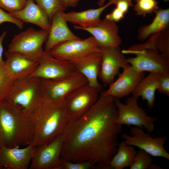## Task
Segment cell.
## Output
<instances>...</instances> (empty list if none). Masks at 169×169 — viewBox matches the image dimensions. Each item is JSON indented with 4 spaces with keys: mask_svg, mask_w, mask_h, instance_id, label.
<instances>
[{
    "mask_svg": "<svg viewBox=\"0 0 169 169\" xmlns=\"http://www.w3.org/2000/svg\"><path fill=\"white\" fill-rule=\"evenodd\" d=\"M79 0H71L70 6L75 7L76 6Z\"/></svg>",
    "mask_w": 169,
    "mask_h": 169,
    "instance_id": "cell-39",
    "label": "cell"
},
{
    "mask_svg": "<svg viewBox=\"0 0 169 169\" xmlns=\"http://www.w3.org/2000/svg\"><path fill=\"white\" fill-rule=\"evenodd\" d=\"M155 16L149 24L140 27L138 30V39L145 40L151 35L160 33L169 28V9L159 8L154 12Z\"/></svg>",
    "mask_w": 169,
    "mask_h": 169,
    "instance_id": "cell-24",
    "label": "cell"
},
{
    "mask_svg": "<svg viewBox=\"0 0 169 169\" xmlns=\"http://www.w3.org/2000/svg\"><path fill=\"white\" fill-rule=\"evenodd\" d=\"M162 73H150L141 79L131 93L133 96L138 98L141 96L143 100H146V105L150 110L152 109L154 106L155 92Z\"/></svg>",
    "mask_w": 169,
    "mask_h": 169,
    "instance_id": "cell-23",
    "label": "cell"
},
{
    "mask_svg": "<svg viewBox=\"0 0 169 169\" xmlns=\"http://www.w3.org/2000/svg\"><path fill=\"white\" fill-rule=\"evenodd\" d=\"M147 48L156 49L169 60V29L151 35L148 40L142 44H136L128 49L131 51Z\"/></svg>",
    "mask_w": 169,
    "mask_h": 169,
    "instance_id": "cell-26",
    "label": "cell"
},
{
    "mask_svg": "<svg viewBox=\"0 0 169 169\" xmlns=\"http://www.w3.org/2000/svg\"><path fill=\"white\" fill-rule=\"evenodd\" d=\"M101 66L99 78L104 84H110L118 74L120 68L130 64L120 46L100 48Z\"/></svg>",
    "mask_w": 169,
    "mask_h": 169,
    "instance_id": "cell-13",
    "label": "cell"
},
{
    "mask_svg": "<svg viewBox=\"0 0 169 169\" xmlns=\"http://www.w3.org/2000/svg\"><path fill=\"white\" fill-rule=\"evenodd\" d=\"M47 13L50 22L54 14L59 10L65 9L62 5L60 0H33Z\"/></svg>",
    "mask_w": 169,
    "mask_h": 169,
    "instance_id": "cell-30",
    "label": "cell"
},
{
    "mask_svg": "<svg viewBox=\"0 0 169 169\" xmlns=\"http://www.w3.org/2000/svg\"><path fill=\"white\" fill-rule=\"evenodd\" d=\"M63 101L43 98L39 106L29 116L34 127L33 145L48 144L63 134L69 122L64 113Z\"/></svg>",
    "mask_w": 169,
    "mask_h": 169,
    "instance_id": "cell-3",
    "label": "cell"
},
{
    "mask_svg": "<svg viewBox=\"0 0 169 169\" xmlns=\"http://www.w3.org/2000/svg\"><path fill=\"white\" fill-rule=\"evenodd\" d=\"M64 11L59 10L53 16L46 40L44 51L49 52L53 47L62 42L73 39H81L70 30L67 22L64 18L62 13Z\"/></svg>",
    "mask_w": 169,
    "mask_h": 169,
    "instance_id": "cell-19",
    "label": "cell"
},
{
    "mask_svg": "<svg viewBox=\"0 0 169 169\" xmlns=\"http://www.w3.org/2000/svg\"><path fill=\"white\" fill-rule=\"evenodd\" d=\"M95 165L89 161L74 162L61 158L59 169H90L94 168Z\"/></svg>",
    "mask_w": 169,
    "mask_h": 169,
    "instance_id": "cell-32",
    "label": "cell"
},
{
    "mask_svg": "<svg viewBox=\"0 0 169 169\" xmlns=\"http://www.w3.org/2000/svg\"><path fill=\"white\" fill-rule=\"evenodd\" d=\"M116 98L100 93L94 105L70 122L62 134L61 158L74 162L107 164L117 151L122 126L116 122Z\"/></svg>",
    "mask_w": 169,
    "mask_h": 169,
    "instance_id": "cell-1",
    "label": "cell"
},
{
    "mask_svg": "<svg viewBox=\"0 0 169 169\" xmlns=\"http://www.w3.org/2000/svg\"><path fill=\"white\" fill-rule=\"evenodd\" d=\"M100 93L88 84L68 94L63 100V108L69 122L78 119L88 112L96 102Z\"/></svg>",
    "mask_w": 169,
    "mask_h": 169,
    "instance_id": "cell-6",
    "label": "cell"
},
{
    "mask_svg": "<svg viewBox=\"0 0 169 169\" xmlns=\"http://www.w3.org/2000/svg\"><path fill=\"white\" fill-rule=\"evenodd\" d=\"M123 54H133V57L126 58V61L138 71L150 73L169 72V60L158 51L152 48L134 50H121Z\"/></svg>",
    "mask_w": 169,
    "mask_h": 169,
    "instance_id": "cell-10",
    "label": "cell"
},
{
    "mask_svg": "<svg viewBox=\"0 0 169 169\" xmlns=\"http://www.w3.org/2000/svg\"><path fill=\"white\" fill-rule=\"evenodd\" d=\"M5 22L12 23L20 29H22L23 26V22L15 18L11 14L4 11L0 7V24Z\"/></svg>",
    "mask_w": 169,
    "mask_h": 169,
    "instance_id": "cell-33",
    "label": "cell"
},
{
    "mask_svg": "<svg viewBox=\"0 0 169 169\" xmlns=\"http://www.w3.org/2000/svg\"><path fill=\"white\" fill-rule=\"evenodd\" d=\"M157 90L160 93L169 96V72L162 73L158 81Z\"/></svg>",
    "mask_w": 169,
    "mask_h": 169,
    "instance_id": "cell-34",
    "label": "cell"
},
{
    "mask_svg": "<svg viewBox=\"0 0 169 169\" xmlns=\"http://www.w3.org/2000/svg\"><path fill=\"white\" fill-rule=\"evenodd\" d=\"M115 0H109L105 5L96 9H90L79 12H63V16L67 22L75 24L82 28H91L97 26L102 20L100 16L107 8L114 4Z\"/></svg>",
    "mask_w": 169,
    "mask_h": 169,
    "instance_id": "cell-21",
    "label": "cell"
},
{
    "mask_svg": "<svg viewBox=\"0 0 169 169\" xmlns=\"http://www.w3.org/2000/svg\"><path fill=\"white\" fill-rule=\"evenodd\" d=\"M10 14L23 22L31 23L49 31L50 22L47 13L33 0H27L23 9Z\"/></svg>",
    "mask_w": 169,
    "mask_h": 169,
    "instance_id": "cell-22",
    "label": "cell"
},
{
    "mask_svg": "<svg viewBox=\"0 0 169 169\" xmlns=\"http://www.w3.org/2000/svg\"><path fill=\"white\" fill-rule=\"evenodd\" d=\"M5 66L14 80L30 76L38 67L39 62L18 52L7 51Z\"/></svg>",
    "mask_w": 169,
    "mask_h": 169,
    "instance_id": "cell-20",
    "label": "cell"
},
{
    "mask_svg": "<svg viewBox=\"0 0 169 169\" xmlns=\"http://www.w3.org/2000/svg\"><path fill=\"white\" fill-rule=\"evenodd\" d=\"M160 166L155 164H152L150 166L149 169H161L162 168Z\"/></svg>",
    "mask_w": 169,
    "mask_h": 169,
    "instance_id": "cell-40",
    "label": "cell"
},
{
    "mask_svg": "<svg viewBox=\"0 0 169 169\" xmlns=\"http://www.w3.org/2000/svg\"><path fill=\"white\" fill-rule=\"evenodd\" d=\"M63 141L62 135L50 142L36 146L29 169H59Z\"/></svg>",
    "mask_w": 169,
    "mask_h": 169,
    "instance_id": "cell-12",
    "label": "cell"
},
{
    "mask_svg": "<svg viewBox=\"0 0 169 169\" xmlns=\"http://www.w3.org/2000/svg\"><path fill=\"white\" fill-rule=\"evenodd\" d=\"M41 81L42 79L30 76L14 80L4 100L30 116L43 99Z\"/></svg>",
    "mask_w": 169,
    "mask_h": 169,
    "instance_id": "cell-4",
    "label": "cell"
},
{
    "mask_svg": "<svg viewBox=\"0 0 169 169\" xmlns=\"http://www.w3.org/2000/svg\"><path fill=\"white\" fill-rule=\"evenodd\" d=\"M14 80L5 65H0V103L7 96Z\"/></svg>",
    "mask_w": 169,
    "mask_h": 169,
    "instance_id": "cell-27",
    "label": "cell"
},
{
    "mask_svg": "<svg viewBox=\"0 0 169 169\" xmlns=\"http://www.w3.org/2000/svg\"><path fill=\"white\" fill-rule=\"evenodd\" d=\"M36 147L32 144L23 148L0 146L1 169L29 168Z\"/></svg>",
    "mask_w": 169,
    "mask_h": 169,
    "instance_id": "cell-16",
    "label": "cell"
},
{
    "mask_svg": "<svg viewBox=\"0 0 169 169\" xmlns=\"http://www.w3.org/2000/svg\"><path fill=\"white\" fill-rule=\"evenodd\" d=\"M100 51V48L91 35L84 39H73L62 42L53 47L49 52L58 59L70 61Z\"/></svg>",
    "mask_w": 169,
    "mask_h": 169,
    "instance_id": "cell-11",
    "label": "cell"
},
{
    "mask_svg": "<svg viewBox=\"0 0 169 169\" xmlns=\"http://www.w3.org/2000/svg\"><path fill=\"white\" fill-rule=\"evenodd\" d=\"M27 1V0H0V7L11 13L23 9Z\"/></svg>",
    "mask_w": 169,
    "mask_h": 169,
    "instance_id": "cell-31",
    "label": "cell"
},
{
    "mask_svg": "<svg viewBox=\"0 0 169 169\" xmlns=\"http://www.w3.org/2000/svg\"><path fill=\"white\" fill-rule=\"evenodd\" d=\"M137 151L133 146L128 145L123 141L118 144L117 151L107 164H104L102 169H123L132 163Z\"/></svg>",
    "mask_w": 169,
    "mask_h": 169,
    "instance_id": "cell-25",
    "label": "cell"
},
{
    "mask_svg": "<svg viewBox=\"0 0 169 169\" xmlns=\"http://www.w3.org/2000/svg\"><path fill=\"white\" fill-rule=\"evenodd\" d=\"M6 33V32L5 31L0 36V65H5L4 61H3L2 59V55L3 52L2 43Z\"/></svg>",
    "mask_w": 169,
    "mask_h": 169,
    "instance_id": "cell-37",
    "label": "cell"
},
{
    "mask_svg": "<svg viewBox=\"0 0 169 169\" xmlns=\"http://www.w3.org/2000/svg\"><path fill=\"white\" fill-rule=\"evenodd\" d=\"M124 16L123 13L115 8L111 12L106 15L105 18L116 23L122 19Z\"/></svg>",
    "mask_w": 169,
    "mask_h": 169,
    "instance_id": "cell-36",
    "label": "cell"
},
{
    "mask_svg": "<svg viewBox=\"0 0 169 169\" xmlns=\"http://www.w3.org/2000/svg\"><path fill=\"white\" fill-rule=\"evenodd\" d=\"M130 130L131 135L125 133L121 135L125 144L136 146L152 156L169 160V154L164 147V144L168 138L167 136L153 138L151 133H146L142 129L136 126L131 127Z\"/></svg>",
    "mask_w": 169,
    "mask_h": 169,
    "instance_id": "cell-9",
    "label": "cell"
},
{
    "mask_svg": "<svg viewBox=\"0 0 169 169\" xmlns=\"http://www.w3.org/2000/svg\"><path fill=\"white\" fill-rule=\"evenodd\" d=\"M163 0L165 2H167V1H169V0Z\"/></svg>",
    "mask_w": 169,
    "mask_h": 169,
    "instance_id": "cell-42",
    "label": "cell"
},
{
    "mask_svg": "<svg viewBox=\"0 0 169 169\" xmlns=\"http://www.w3.org/2000/svg\"><path fill=\"white\" fill-rule=\"evenodd\" d=\"M70 0H60L62 5L65 9L68 7L70 6Z\"/></svg>",
    "mask_w": 169,
    "mask_h": 169,
    "instance_id": "cell-38",
    "label": "cell"
},
{
    "mask_svg": "<svg viewBox=\"0 0 169 169\" xmlns=\"http://www.w3.org/2000/svg\"><path fill=\"white\" fill-rule=\"evenodd\" d=\"M34 131L29 116L4 100L0 103V146H28L32 143Z\"/></svg>",
    "mask_w": 169,
    "mask_h": 169,
    "instance_id": "cell-2",
    "label": "cell"
},
{
    "mask_svg": "<svg viewBox=\"0 0 169 169\" xmlns=\"http://www.w3.org/2000/svg\"><path fill=\"white\" fill-rule=\"evenodd\" d=\"M87 84L86 79L77 71L58 79H42L43 98L54 101H63L71 92Z\"/></svg>",
    "mask_w": 169,
    "mask_h": 169,
    "instance_id": "cell-8",
    "label": "cell"
},
{
    "mask_svg": "<svg viewBox=\"0 0 169 169\" xmlns=\"http://www.w3.org/2000/svg\"><path fill=\"white\" fill-rule=\"evenodd\" d=\"M38 65L30 76L42 79L59 78L76 71L69 61L58 59L44 51Z\"/></svg>",
    "mask_w": 169,
    "mask_h": 169,
    "instance_id": "cell-14",
    "label": "cell"
},
{
    "mask_svg": "<svg viewBox=\"0 0 169 169\" xmlns=\"http://www.w3.org/2000/svg\"><path fill=\"white\" fill-rule=\"evenodd\" d=\"M152 156L145 151L139 149L137 151L130 169H149L152 164Z\"/></svg>",
    "mask_w": 169,
    "mask_h": 169,
    "instance_id": "cell-29",
    "label": "cell"
},
{
    "mask_svg": "<svg viewBox=\"0 0 169 169\" xmlns=\"http://www.w3.org/2000/svg\"><path fill=\"white\" fill-rule=\"evenodd\" d=\"M118 78L110 84L108 89L103 90L104 94L119 99L132 93L141 79L144 73L137 70L131 65L123 69Z\"/></svg>",
    "mask_w": 169,
    "mask_h": 169,
    "instance_id": "cell-15",
    "label": "cell"
},
{
    "mask_svg": "<svg viewBox=\"0 0 169 169\" xmlns=\"http://www.w3.org/2000/svg\"><path fill=\"white\" fill-rule=\"evenodd\" d=\"M48 34L49 31L29 27L13 37L8 51L19 53L39 62L44 51L43 45Z\"/></svg>",
    "mask_w": 169,
    "mask_h": 169,
    "instance_id": "cell-5",
    "label": "cell"
},
{
    "mask_svg": "<svg viewBox=\"0 0 169 169\" xmlns=\"http://www.w3.org/2000/svg\"><path fill=\"white\" fill-rule=\"evenodd\" d=\"M138 98L131 96L128 97L125 104L116 98L115 103L118 110L116 122L121 125H134L140 128H145L151 133L155 128L156 117L148 116L146 110L138 104Z\"/></svg>",
    "mask_w": 169,
    "mask_h": 169,
    "instance_id": "cell-7",
    "label": "cell"
},
{
    "mask_svg": "<svg viewBox=\"0 0 169 169\" xmlns=\"http://www.w3.org/2000/svg\"><path fill=\"white\" fill-rule=\"evenodd\" d=\"M106 0H99L97 3V5L99 7L103 6Z\"/></svg>",
    "mask_w": 169,
    "mask_h": 169,
    "instance_id": "cell-41",
    "label": "cell"
},
{
    "mask_svg": "<svg viewBox=\"0 0 169 169\" xmlns=\"http://www.w3.org/2000/svg\"><path fill=\"white\" fill-rule=\"evenodd\" d=\"M114 4L116 8L125 15L127 13L130 7L133 6L132 0H115Z\"/></svg>",
    "mask_w": 169,
    "mask_h": 169,
    "instance_id": "cell-35",
    "label": "cell"
},
{
    "mask_svg": "<svg viewBox=\"0 0 169 169\" xmlns=\"http://www.w3.org/2000/svg\"><path fill=\"white\" fill-rule=\"evenodd\" d=\"M73 27L75 29L85 30L91 33L100 48L120 46L122 43L116 23L105 18L95 27L84 28L75 25Z\"/></svg>",
    "mask_w": 169,
    "mask_h": 169,
    "instance_id": "cell-18",
    "label": "cell"
},
{
    "mask_svg": "<svg viewBox=\"0 0 169 169\" xmlns=\"http://www.w3.org/2000/svg\"><path fill=\"white\" fill-rule=\"evenodd\" d=\"M136 3L134 10L136 14L145 16L151 14L158 9V2L157 0H134Z\"/></svg>",
    "mask_w": 169,
    "mask_h": 169,
    "instance_id": "cell-28",
    "label": "cell"
},
{
    "mask_svg": "<svg viewBox=\"0 0 169 169\" xmlns=\"http://www.w3.org/2000/svg\"><path fill=\"white\" fill-rule=\"evenodd\" d=\"M69 61L75 71L86 79L88 84L97 89L100 93L103 91V87L98 79L101 66L100 52L92 53Z\"/></svg>",
    "mask_w": 169,
    "mask_h": 169,
    "instance_id": "cell-17",
    "label": "cell"
},
{
    "mask_svg": "<svg viewBox=\"0 0 169 169\" xmlns=\"http://www.w3.org/2000/svg\"><path fill=\"white\" fill-rule=\"evenodd\" d=\"M0 169H1L0 167Z\"/></svg>",
    "mask_w": 169,
    "mask_h": 169,
    "instance_id": "cell-43",
    "label": "cell"
}]
</instances>
